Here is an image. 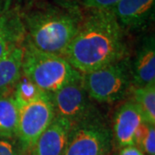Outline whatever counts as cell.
I'll return each mask as SVG.
<instances>
[{
    "label": "cell",
    "instance_id": "cell-1",
    "mask_svg": "<svg viewBox=\"0 0 155 155\" xmlns=\"http://www.w3.org/2000/svg\"><path fill=\"white\" fill-rule=\"evenodd\" d=\"M123 30L110 11L88 10L63 57L81 74L126 57Z\"/></svg>",
    "mask_w": 155,
    "mask_h": 155
},
{
    "label": "cell",
    "instance_id": "cell-2",
    "mask_svg": "<svg viewBox=\"0 0 155 155\" xmlns=\"http://www.w3.org/2000/svg\"><path fill=\"white\" fill-rule=\"evenodd\" d=\"M26 39L35 48L63 56L77 33L80 18L72 11L53 5H40L22 13Z\"/></svg>",
    "mask_w": 155,
    "mask_h": 155
},
{
    "label": "cell",
    "instance_id": "cell-3",
    "mask_svg": "<svg viewBox=\"0 0 155 155\" xmlns=\"http://www.w3.org/2000/svg\"><path fill=\"white\" fill-rule=\"evenodd\" d=\"M22 73L41 91L49 94L82 76L63 56L40 51L26 41Z\"/></svg>",
    "mask_w": 155,
    "mask_h": 155
},
{
    "label": "cell",
    "instance_id": "cell-4",
    "mask_svg": "<svg viewBox=\"0 0 155 155\" xmlns=\"http://www.w3.org/2000/svg\"><path fill=\"white\" fill-rule=\"evenodd\" d=\"M84 87L91 100L112 104L123 99L132 84L130 61L124 57L93 72L82 74Z\"/></svg>",
    "mask_w": 155,
    "mask_h": 155
},
{
    "label": "cell",
    "instance_id": "cell-5",
    "mask_svg": "<svg viewBox=\"0 0 155 155\" xmlns=\"http://www.w3.org/2000/svg\"><path fill=\"white\" fill-rule=\"evenodd\" d=\"M112 134L99 113L70 128L64 155H107Z\"/></svg>",
    "mask_w": 155,
    "mask_h": 155
},
{
    "label": "cell",
    "instance_id": "cell-6",
    "mask_svg": "<svg viewBox=\"0 0 155 155\" xmlns=\"http://www.w3.org/2000/svg\"><path fill=\"white\" fill-rule=\"evenodd\" d=\"M54 117L50 95L44 91L31 103L19 108L17 138L22 149H31Z\"/></svg>",
    "mask_w": 155,
    "mask_h": 155
},
{
    "label": "cell",
    "instance_id": "cell-7",
    "mask_svg": "<svg viewBox=\"0 0 155 155\" xmlns=\"http://www.w3.org/2000/svg\"><path fill=\"white\" fill-rule=\"evenodd\" d=\"M49 95L56 117L65 119L71 127L98 113L84 87L82 76Z\"/></svg>",
    "mask_w": 155,
    "mask_h": 155
},
{
    "label": "cell",
    "instance_id": "cell-8",
    "mask_svg": "<svg viewBox=\"0 0 155 155\" xmlns=\"http://www.w3.org/2000/svg\"><path fill=\"white\" fill-rule=\"evenodd\" d=\"M155 0H121L110 11L122 29L144 28L153 17Z\"/></svg>",
    "mask_w": 155,
    "mask_h": 155
},
{
    "label": "cell",
    "instance_id": "cell-9",
    "mask_svg": "<svg viewBox=\"0 0 155 155\" xmlns=\"http://www.w3.org/2000/svg\"><path fill=\"white\" fill-rule=\"evenodd\" d=\"M145 122L143 112L134 100L120 106L114 116V134L119 147L135 146L136 131Z\"/></svg>",
    "mask_w": 155,
    "mask_h": 155
},
{
    "label": "cell",
    "instance_id": "cell-10",
    "mask_svg": "<svg viewBox=\"0 0 155 155\" xmlns=\"http://www.w3.org/2000/svg\"><path fill=\"white\" fill-rule=\"evenodd\" d=\"M70 128L69 122L55 116L34 144L31 155H64Z\"/></svg>",
    "mask_w": 155,
    "mask_h": 155
},
{
    "label": "cell",
    "instance_id": "cell-11",
    "mask_svg": "<svg viewBox=\"0 0 155 155\" xmlns=\"http://www.w3.org/2000/svg\"><path fill=\"white\" fill-rule=\"evenodd\" d=\"M132 84L141 87L155 84V44L153 36L146 38L130 61Z\"/></svg>",
    "mask_w": 155,
    "mask_h": 155
},
{
    "label": "cell",
    "instance_id": "cell-12",
    "mask_svg": "<svg viewBox=\"0 0 155 155\" xmlns=\"http://www.w3.org/2000/svg\"><path fill=\"white\" fill-rule=\"evenodd\" d=\"M26 33L21 11L14 7L0 15V59L22 45Z\"/></svg>",
    "mask_w": 155,
    "mask_h": 155
},
{
    "label": "cell",
    "instance_id": "cell-13",
    "mask_svg": "<svg viewBox=\"0 0 155 155\" xmlns=\"http://www.w3.org/2000/svg\"><path fill=\"white\" fill-rule=\"evenodd\" d=\"M23 53L24 43L15 48L0 59V96L15 87L21 77Z\"/></svg>",
    "mask_w": 155,
    "mask_h": 155
},
{
    "label": "cell",
    "instance_id": "cell-14",
    "mask_svg": "<svg viewBox=\"0 0 155 155\" xmlns=\"http://www.w3.org/2000/svg\"><path fill=\"white\" fill-rule=\"evenodd\" d=\"M19 107L13 96H0V137H17Z\"/></svg>",
    "mask_w": 155,
    "mask_h": 155
},
{
    "label": "cell",
    "instance_id": "cell-15",
    "mask_svg": "<svg viewBox=\"0 0 155 155\" xmlns=\"http://www.w3.org/2000/svg\"><path fill=\"white\" fill-rule=\"evenodd\" d=\"M134 101L143 112L146 122L155 125V84L134 87Z\"/></svg>",
    "mask_w": 155,
    "mask_h": 155
},
{
    "label": "cell",
    "instance_id": "cell-16",
    "mask_svg": "<svg viewBox=\"0 0 155 155\" xmlns=\"http://www.w3.org/2000/svg\"><path fill=\"white\" fill-rule=\"evenodd\" d=\"M42 92L43 91H41L28 78L22 73L17 84L15 85L13 97L18 107L21 108L37 98Z\"/></svg>",
    "mask_w": 155,
    "mask_h": 155
},
{
    "label": "cell",
    "instance_id": "cell-17",
    "mask_svg": "<svg viewBox=\"0 0 155 155\" xmlns=\"http://www.w3.org/2000/svg\"><path fill=\"white\" fill-rule=\"evenodd\" d=\"M22 149L20 142L14 138L0 137V155H22Z\"/></svg>",
    "mask_w": 155,
    "mask_h": 155
},
{
    "label": "cell",
    "instance_id": "cell-18",
    "mask_svg": "<svg viewBox=\"0 0 155 155\" xmlns=\"http://www.w3.org/2000/svg\"><path fill=\"white\" fill-rule=\"evenodd\" d=\"M140 149L143 150L147 155H155V128L154 125L149 124L147 134L140 145Z\"/></svg>",
    "mask_w": 155,
    "mask_h": 155
},
{
    "label": "cell",
    "instance_id": "cell-19",
    "mask_svg": "<svg viewBox=\"0 0 155 155\" xmlns=\"http://www.w3.org/2000/svg\"><path fill=\"white\" fill-rule=\"evenodd\" d=\"M82 5L88 10L110 11L121 0H80Z\"/></svg>",
    "mask_w": 155,
    "mask_h": 155
},
{
    "label": "cell",
    "instance_id": "cell-20",
    "mask_svg": "<svg viewBox=\"0 0 155 155\" xmlns=\"http://www.w3.org/2000/svg\"><path fill=\"white\" fill-rule=\"evenodd\" d=\"M119 155H144V153L135 146H127L122 147Z\"/></svg>",
    "mask_w": 155,
    "mask_h": 155
},
{
    "label": "cell",
    "instance_id": "cell-21",
    "mask_svg": "<svg viewBox=\"0 0 155 155\" xmlns=\"http://www.w3.org/2000/svg\"><path fill=\"white\" fill-rule=\"evenodd\" d=\"M19 1L20 0H0V15L14 8L15 4Z\"/></svg>",
    "mask_w": 155,
    "mask_h": 155
}]
</instances>
